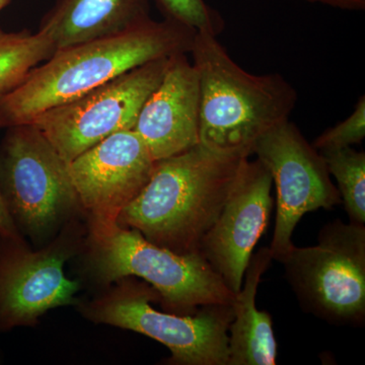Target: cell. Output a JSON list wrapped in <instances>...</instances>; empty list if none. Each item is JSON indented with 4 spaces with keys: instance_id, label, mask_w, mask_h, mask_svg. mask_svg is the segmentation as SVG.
<instances>
[{
    "instance_id": "cell-1",
    "label": "cell",
    "mask_w": 365,
    "mask_h": 365,
    "mask_svg": "<svg viewBox=\"0 0 365 365\" xmlns=\"http://www.w3.org/2000/svg\"><path fill=\"white\" fill-rule=\"evenodd\" d=\"M196 30L172 19L148 18L123 32L57 50L0 97V129L29 124L153 60L191 52Z\"/></svg>"
},
{
    "instance_id": "cell-2",
    "label": "cell",
    "mask_w": 365,
    "mask_h": 365,
    "mask_svg": "<svg viewBox=\"0 0 365 365\" xmlns=\"http://www.w3.org/2000/svg\"><path fill=\"white\" fill-rule=\"evenodd\" d=\"M246 158L201 144L155 162L150 181L120 213L118 225L180 255L200 254Z\"/></svg>"
},
{
    "instance_id": "cell-3",
    "label": "cell",
    "mask_w": 365,
    "mask_h": 365,
    "mask_svg": "<svg viewBox=\"0 0 365 365\" xmlns=\"http://www.w3.org/2000/svg\"><path fill=\"white\" fill-rule=\"evenodd\" d=\"M190 54L200 86L199 144L249 158L262 137L289 120L297 91L279 73L242 69L212 34L197 31Z\"/></svg>"
},
{
    "instance_id": "cell-4",
    "label": "cell",
    "mask_w": 365,
    "mask_h": 365,
    "mask_svg": "<svg viewBox=\"0 0 365 365\" xmlns=\"http://www.w3.org/2000/svg\"><path fill=\"white\" fill-rule=\"evenodd\" d=\"M88 246L95 280L110 285L124 277L140 278L157 290L169 313L186 316L204 306L234 302V292L201 254L174 253L118 223L88 234Z\"/></svg>"
},
{
    "instance_id": "cell-5",
    "label": "cell",
    "mask_w": 365,
    "mask_h": 365,
    "mask_svg": "<svg viewBox=\"0 0 365 365\" xmlns=\"http://www.w3.org/2000/svg\"><path fill=\"white\" fill-rule=\"evenodd\" d=\"M157 290L145 281L124 277L97 299L81 304V313L97 324L143 334L169 348L170 364L227 365L228 330L232 307L210 304L194 314L160 312Z\"/></svg>"
},
{
    "instance_id": "cell-6",
    "label": "cell",
    "mask_w": 365,
    "mask_h": 365,
    "mask_svg": "<svg viewBox=\"0 0 365 365\" xmlns=\"http://www.w3.org/2000/svg\"><path fill=\"white\" fill-rule=\"evenodd\" d=\"M0 193L19 232L40 242L81 209L68 163L33 124L6 128Z\"/></svg>"
},
{
    "instance_id": "cell-7",
    "label": "cell",
    "mask_w": 365,
    "mask_h": 365,
    "mask_svg": "<svg viewBox=\"0 0 365 365\" xmlns=\"http://www.w3.org/2000/svg\"><path fill=\"white\" fill-rule=\"evenodd\" d=\"M281 264L304 311L333 325L365 319V227L341 220L327 223L318 244L292 247Z\"/></svg>"
},
{
    "instance_id": "cell-8",
    "label": "cell",
    "mask_w": 365,
    "mask_h": 365,
    "mask_svg": "<svg viewBox=\"0 0 365 365\" xmlns=\"http://www.w3.org/2000/svg\"><path fill=\"white\" fill-rule=\"evenodd\" d=\"M170 57L153 60L34 118L31 123L71 163L107 137L135 126L167 71Z\"/></svg>"
},
{
    "instance_id": "cell-9",
    "label": "cell",
    "mask_w": 365,
    "mask_h": 365,
    "mask_svg": "<svg viewBox=\"0 0 365 365\" xmlns=\"http://www.w3.org/2000/svg\"><path fill=\"white\" fill-rule=\"evenodd\" d=\"M254 155L275 186V228L269 249L281 263L294 246L292 234L302 216L319 208L330 210L342 200L323 155L289 120L262 137Z\"/></svg>"
},
{
    "instance_id": "cell-10",
    "label": "cell",
    "mask_w": 365,
    "mask_h": 365,
    "mask_svg": "<svg viewBox=\"0 0 365 365\" xmlns=\"http://www.w3.org/2000/svg\"><path fill=\"white\" fill-rule=\"evenodd\" d=\"M76 228L63 230L49 246L32 251L23 237H0V332L33 326L55 307L78 304V281L64 264L78 248Z\"/></svg>"
},
{
    "instance_id": "cell-11",
    "label": "cell",
    "mask_w": 365,
    "mask_h": 365,
    "mask_svg": "<svg viewBox=\"0 0 365 365\" xmlns=\"http://www.w3.org/2000/svg\"><path fill=\"white\" fill-rule=\"evenodd\" d=\"M155 160L133 129L117 132L68 163L88 234L116 225L150 181Z\"/></svg>"
},
{
    "instance_id": "cell-12",
    "label": "cell",
    "mask_w": 365,
    "mask_h": 365,
    "mask_svg": "<svg viewBox=\"0 0 365 365\" xmlns=\"http://www.w3.org/2000/svg\"><path fill=\"white\" fill-rule=\"evenodd\" d=\"M272 187L270 173L260 160L246 158L217 220L201 242L200 254L235 294L267 230L274 205Z\"/></svg>"
},
{
    "instance_id": "cell-13",
    "label": "cell",
    "mask_w": 365,
    "mask_h": 365,
    "mask_svg": "<svg viewBox=\"0 0 365 365\" xmlns=\"http://www.w3.org/2000/svg\"><path fill=\"white\" fill-rule=\"evenodd\" d=\"M200 86L186 53L173 55L158 88L144 103L133 130L155 162L199 144Z\"/></svg>"
},
{
    "instance_id": "cell-14",
    "label": "cell",
    "mask_w": 365,
    "mask_h": 365,
    "mask_svg": "<svg viewBox=\"0 0 365 365\" xmlns=\"http://www.w3.org/2000/svg\"><path fill=\"white\" fill-rule=\"evenodd\" d=\"M153 0H56L39 32L60 50L116 35L150 18Z\"/></svg>"
},
{
    "instance_id": "cell-15",
    "label": "cell",
    "mask_w": 365,
    "mask_h": 365,
    "mask_svg": "<svg viewBox=\"0 0 365 365\" xmlns=\"http://www.w3.org/2000/svg\"><path fill=\"white\" fill-rule=\"evenodd\" d=\"M268 247L252 255L242 285L232 302L234 318L228 330L227 365H275L277 342L270 314L259 311L256 295L262 276L272 262Z\"/></svg>"
},
{
    "instance_id": "cell-16",
    "label": "cell",
    "mask_w": 365,
    "mask_h": 365,
    "mask_svg": "<svg viewBox=\"0 0 365 365\" xmlns=\"http://www.w3.org/2000/svg\"><path fill=\"white\" fill-rule=\"evenodd\" d=\"M55 51L51 40L39 31L6 32L0 29V97L20 86L36 66Z\"/></svg>"
},
{
    "instance_id": "cell-17",
    "label": "cell",
    "mask_w": 365,
    "mask_h": 365,
    "mask_svg": "<svg viewBox=\"0 0 365 365\" xmlns=\"http://www.w3.org/2000/svg\"><path fill=\"white\" fill-rule=\"evenodd\" d=\"M337 181L341 200L350 222L365 223V153L352 146L319 151Z\"/></svg>"
},
{
    "instance_id": "cell-18",
    "label": "cell",
    "mask_w": 365,
    "mask_h": 365,
    "mask_svg": "<svg viewBox=\"0 0 365 365\" xmlns=\"http://www.w3.org/2000/svg\"><path fill=\"white\" fill-rule=\"evenodd\" d=\"M163 18L172 19L194 29L217 37L225 30L222 14L209 6L205 0H153Z\"/></svg>"
},
{
    "instance_id": "cell-19",
    "label": "cell",
    "mask_w": 365,
    "mask_h": 365,
    "mask_svg": "<svg viewBox=\"0 0 365 365\" xmlns=\"http://www.w3.org/2000/svg\"><path fill=\"white\" fill-rule=\"evenodd\" d=\"M365 137V98L362 96L354 111L344 121L327 129L317 137L313 146L318 151L337 150L361 143Z\"/></svg>"
},
{
    "instance_id": "cell-20",
    "label": "cell",
    "mask_w": 365,
    "mask_h": 365,
    "mask_svg": "<svg viewBox=\"0 0 365 365\" xmlns=\"http://www.w3.org/2000/svg\"><path fill=\"white\" fill-rule=\"evenodd\" d=\"M0 237H21V232L14 225L13 218L7 210L6 203L0 193Z\"/></svg>"
},
{
    "instance_id": "cell-21",
    "label": "cell",
    "mask_w": 365,
    "mask_h": 365,
    "mask_svg": "<svg viewBox=\"0 0 365 365\" xmlns=\"http://www.w3.org/2000/svg\"><path fill=\"white\" fill-rule=\"evenodd\" d=\"M309 4H319L348 11H362L365 9V0H306Z\"/></svg>"
},
{
    "instance_id": "cell-22",
    "label": "cell",
    "mask_w": 365,
    "mask_h": 365,
    "mask_svg": "<svg viewBox=\"0 0 365 365\" xmlns=\"http://www.w3.org/2000/svg\"><path fill=\"white\" fill-rule=\"evenodd\" d=\"M11 0H0V11L11 2Z\"/></svg>"
}]
</instances>
